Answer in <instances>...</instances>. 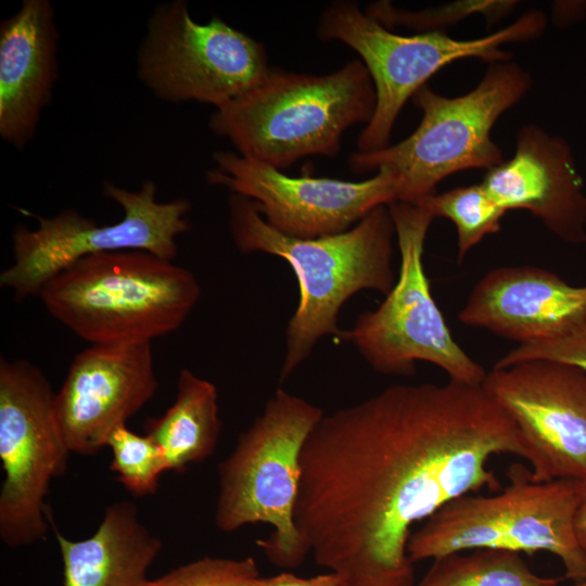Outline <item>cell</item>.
Returning a JSON list of instances; mask_svg holds the SVG:
<instances>
[{"label":"cell","mask_w":586,"mask_h":586,"mask_svg":"<svg viewBox=\"0 0 586 586\" xmlns=\"http://www.w3.org/2000/svg\"><path fill=\"white\" fill-rule=\"evenodd\" d=\"M502 454L527 461L482 385L396 384L324 415L301 453L302 543L343 586H415L411 527L458 497L498 489L488 462Z\"/></svg>","instance_id":"6da1fadb"},{"label":"cell","mask_w":586,"mask_h":586,"mask_svg":"<svg viewBox=\"0 0 586 586\" xmlns=\"http://www.w3.org/2000/svg\"><path fill=\"white\" fill-rule=\"evenodd\" d=\"M228 207L237 249L284 259L297 280L300 298L286 328L280 382L311 354L320 339L339 337V313L351 296L362 290L386 295L396 282V232L387 205L374 208L344 232L315 239L278 232L265 221L254 202L242 195L232 193Z\"/></svg>","instance_id":"7a4b0ae2"},{"label":"cell","mask_w":586,"mask_h":586,"mask_svg":"<svg viewBox=\"0 0 586 586\" xmlns=\"http://www.w3.org/2000/svg\"><path fill=\"white\" fill-rule=\"evenodd\" d=\"M375 105L360 60L324 75L270 68L251 90L216 107L209 128L240 155L281 170L307 155L337 154L344 131L368 124Z\"/></svg>","instance_id":"3957f363"},{"label":"cell","mask_w":586,"mask_h":586,"mask_svg":"<svg viewBox=\"0 0 586 586\" xmlns=\"http://www.w3.org/2000/svg\"><path fill=\"white\" fill-rule=\"evenodd\" d=\"M200 295L190 270L145 251L82 257L38 294L54 319L90 344L152 342L177 330Z\"/></svg>","instance_id":"277c9868"},{"label":"cell","mask_w":586,"mask_h":586,"mask_svg":"<svg viewBox=\"0 0 586 586\" xmlns=\"http://www.w3.org/2000/svg\"><path fill=\"white\" fill-rule=\"evenodd\" d=\"M324 416L321 408L278 388L218 464L215 523L234 532L265 523L271 534L256 542L281 569L302 565L306 551L294 521L303 446Z\"/></svg>","instance_id":"5b68a950"},{"label":"cell","mask_w":586,"mask_h":586,"mask_svg":"<svg viewBox=\"0 0 586 586\" xmlns=\"http://www.w3.org/2000/svg\"><path fill=\"white\" fill-rule=\"evenodd\" d=\"M531 86V75L511 60L491 63L479 85L460 97L441 95L425 84L411 97L422 112L417 129L396 144L352 153L349 168L359 174L390 167L398 181L396 201L418 203L454 173L504 162L491 130Z\"/></svg>","instance_id":"8992f818"},{"label":"cell","mask_w":586,"mask_h":586,"mask_svg":"<svg viewBox=\"0 0 586 586\" xmlns=\"http://www.w3.org/2000/svg\"><path fill=\"white\" fill-rule=\"evenodd\" d=\"M578 481L514 482L493 496L458 497L412 532V563L474 549L557 556L565 577L586 578V557L576 539Z\"/></svg>","instance_id":"52a82bcc"},{"label":"cell","mask_w":586,"mask_h":586,"mask_svg":"<svg viewBox=\"0 0 586 586\" xmlns=\"http://www.w3.org/2000/svg\"><path fill=\"white\" fill-rule=\"evenodd\" d=\"M546 25L545 14L534 10L476 39H455L440 30L402 36L361 12L355 2L336 1L322 13L317 35L321 40H337L355 50L371 76L375 111L357 141L358 152L368 153L390 145L393 126L405 102L438 69L466 58L489 63L510 60V53L501 46L536 39Z\"/></svg>","instance_id":"ba28073f"},{"label":"cell","mask_w":586,"mask_h":586,"mask_svg":"<svg viewBox=\"0 0 586 586\" xmlns=\"http://www.w3.org/2000/svg\"><path fill=\"white\" fill-rule=\"evenodd\" d=\"M387 207L400 258L396 282L375 309L360 314L339 339L379 373L409 377L418 361H426L451 381L482 385L487 371L453 337L424 271V242L435 217L421 204L394 201Z\"/></svg>","instance_id":"9c48e42d"},{"label":"cell","mask_w":586,"mask_h":586,"mask_svg":"<svg viewBox=\"0 0 586 586\" xmlns=\"http://www.w3.org/2000/svg\"><path fill=\"white\" fill-rule=\"evenodd\" d=\"M157 187L145 180L138 191L111 181L103 194L124 212L122 220L98 225L74 208L53 217L35 216L36 228L24 225L12 231L13 262L0 275V285L16 300L38 295L61 271L82 257L120 251H145L173 260L178 253L176 239L190 229L187 214L191 203L183 198L158 202Z\"/></svg>","instance_id":"30bf717a"},{"label":"cell","mask_w":586,"mask_h":586,"mask_svg":"<svg viewBox=\"0 0 586 586\" xmlns=\"http://www.w3.org/2000/svg\"><path fill=\"white\" fill-rule=\"evenodd\" d=\"M265 47L218 17L195 22L183 0L158 4L137 53V74L160 100L215 109L255 87L268 73Z\"/></svg>","instance_id":"8fae6325"},{"label":"cell","mask_w":586,"mask_h":586,"mask_svg":"<svg viewBox=\"0 0 586 586\" xmlns=\"http://www.w3.org/2000/svg\"><path fill=\"white\" fill-rule=\"evenodd\" d=\"M44 373L25 359H0V537L11 548L44 539L46 497L71 454Z\"/></svg>","instance_id":"7c38bea8"},{"label":"cell","mask_w":586,"mask_h":586,"mask_svg":"<svg viewBox=\"0 0 586 586\" xmlns=\"http://www.w3.org/2000/svg\"><path fill=\"white\" fill-rule=\"evenodd\" d=\"M482 386L514 422L532 467L530 480L586 479V372L525 359L486 372Z\"/></svg>","instance_id":"4fadbf2b"},{"label":"cell","mask_w":586,"mask_h":586,"mask_svg":"<svg viewBox=\"0 0 586 586\" xmlns=\"http://www.w3.org/2000/svg\"><path fill=\"white\" fill-rule=\"evenodd\" d=\"M206 173L212 186L254 202L265 221L296 239H315L344 232L371 211L397 200L398 181L386 166L364 181L291 177L280 169L230 151L213 155Z\"/></svg>","instance_id":"5bb4252c"},{"label":"cell","mask_w":586,"mask_h":586,"mask_svg":"<svg viewBox=\"0 0 586 586\" xmlns=\"http://www.w3.org/2000/svg\"><path fill=\"white\" fill-rule=\"evenodd\" d=\"M157 390L151 342L91 344L72 360L54 395L55 418L71 453L90 456Z\"/></svg>","instance_id":"9a60e30c"},{"label":"cell","mask_w":586,"mask_h":586,"mask_svg":"<svg viewBox=\"0 0 586 586\" xmlns=\"http://www.w3.org/2000/svg\"><path fill=\"white\" fill-rule=\"evenodd\" d=\"M506 212L525 209L564 242L586 243V193L571 146L537 125L523 126L514 155L481 182Z\"/></svg>","instance_id":"2e32d148"},{"label":"cell","mask_w":586,"mask_h":586,"mask_svg":"<svg viewBox=\"0 0 586 586\" xmlns=\"http://www.w3.org/2000/svg\"><path fill=\"white\" fill-rule=\"evenodd\" d=\"M458 318L519 345L544 341L586 320V285L540 267H499L477 281Z\"/></svg>","instance_id":"e0dca14e"},{"label":"cell","mask_w":586,"mask_h":586,"mask_svg":"<svg viewBox=\"0 0 586 586\" xmlns=\"http://www.w3.org/2000/svg\"><path fill=\"white\" fill-rule=\"evenodd\" d=\"M59 29L49 0H24L0 24V137L23 150L59 76Z\"/></svg>","instance_id":"ac0fdd59"},{"label":"cell","mask_w":586,"mask_h":586,"mask_svg":"<svg viewBox=\"0 0 586 586\" xmlns=\"http://www.w3.org/2000/svg\"><path fill=\"white\" fill-rule=\"evenodd\" d=\"M63 561L64 586H144L162 540L139 520L130 501L107 507L97 531L71 540L54 527Z\"/></svg>","instance_id":"d6986e66"},{"label":"cell","mask_w":586,"mask_h":586,"mask_svg":"<svg viewBox=\"0 0 586 586\" xmlns=\"http://www.w3.org/2000/svg\"><path fill=\"white\" fill-rule=\"evenodd\" d=\"M217 398L212 382L189 369L180 371L173 405L145 423V434L161 449L167 471H183L214 453L221 430Z\"/></svg>","instance_id":"ffe728a7"},{"label":"cell","mask_w":586,"mask_h":586,"mask_svg":"<svg viewBox=\"0 0 586 586\" xmlns=\"http://www.w3.org/2000/svg\"><path fill=\"white\" fill-rule=\"evenodd\" d=\"M559 582L535 573L520 553L474 549L433 559L415 586H558Z\"/></svg>","instance_id":"44dd1931"},{"label":"cell","mask_w":586,"mask_h":586,"mask_svg":"<svg viewBox=\"0 0 586 586\" xmlns=\"http://www.w3.org/2000/svg\"><path fill=\"white\" fill-rule=\"evenodd\" d=\"M415 204L425 206L435 218L445 217L454 222L458 262L484 237L499 231L500 221L507 213L482 183L435 193Z\"/></svg>","instance_id":"7402d4cb"},{"label":"cell","mask_w":586,"mask_h":586,"mask_svg":"<svg viewBox=\"0 0 586 586\" xmlns=\"http://www.w3.org/2000/svg\"><path fill=\"white\" fill-rule=\"evenodd\" d=\"M106 447L113 454L111 470L127 491L135 496L156 492L167 470L161 449L146 434L139 435L123 424L111 433Z\"/></svg>","instance_id":"603a6c76"},{"label":"cell","mask_w":586,"mask_h":586,"mask_svg":"<svg viewBox=\"0 0 586 586\" xmlns=\"http://www.w3.org/2000/svg\"><path fill=\"white\" fill-rule=\"evenodd\" d=\"M515 3L517 1L464 0L421 11H406L395 8L390 1H378L368 5L366 14L386 28L405 26L426 33L437 31L441 27L477 13L488 20H496L512 11Z\"/></svg>","instance_id":"cb8c5ba5"},{"label":"cell","mask_w":586,"mask_h":586,"mask_svg":"<svg viewBox=\"0 0 586 586\" xmlns=\"http://www.w3.org/2000/svg\"><path fill=\"white\" fill-rule=\"evenodd\" d=\"M262 578L252 557H204L149 579L144 586H260Z\"/></svg>","instance_id":"d4e9b609"},{"label":"cell","mask_w":586,"mask_h":586,"mask_svg":"<svg viewBox=\"0 0 586 586\" xmlns=\"http://www.w3.org/2000/svg\"><path fill=\"white\" fill-rule=\"evenodd\" d=\"M536 358L573 365L586 372V320L550 339L518 345L498 359L494 367L502 368Z\"/></svg>","instance_id":"484cf974"},{"label":"cell","mask_w":586,"mask_h":586,"mask_svg":"<svg viewBox=\"0 0 586 586\" xmlns=\"http://www.w3.org/2000/svg\"><path fill=\"white\" fill-rule=\"evenodd\" d=\"M260 586H343L339 574L328 572L311 577H300L283 572L275 576L263 577Z\"/></svg>","instance_id":"4316f807"},{"label":"cell","mask_w":586,"mask_h":586,"mask_svg":"<svg viewBox=\"0 0 586 586\" xmlns=\"http://www.w3.org/2000/svg\"><path fill=\"white\" fill-rule=\"evenodd\" d=\"M586 14V1H559L553 5V21L560 27L569 26Z\"/></svg>","instance_id":"83f0119b"},{"label":"cell","mask_w":586,"mask_h":586,"mask_svg":"<svg viewBox=\"0 0 586 586\" xmlns=\"http://www.w3.org/2000/svg\"><path fill=\"white\" fill-rule=\"evenodd\" d=\"M576 539L586 557V479L578 481V505L575 514Z\"/></svg>","instance_id":"f1b7e54d"},{"label":"cell","mask_w":586,"mask_h":586,"mask_svg":"<svg viewBox=\"0 0 586 586\" xmlns=\"http://www.w3.org/2000/svg\"><path fill=\"white\" fill-rule=\"evenodd\" d=\"M559 586V585H558ZM565 586H586V578L579 579L574 584L565 585Z\"/></svg>","instance_id":"f546056e"}]
</instances>
